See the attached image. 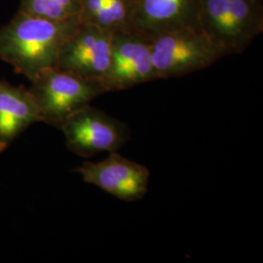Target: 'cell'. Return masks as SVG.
<instances>
[{"mask_svg": "<svg viewBox=\"0 0 263 263\" xmlns=\"http://www.w3.org/2000/svg\"><path fill=\"white\" fill-rule=\"evenodd\" d=\"M79 22H52L21 11L0 28V59L29 81L56 66L63 45Z\"/></svg>", "mask_w": 263, "mask_h": 263, "instance_id": "obj_1", "label": "cell"}, {"mask_svg": "<svg viewBox=\"0 0 263 263\" xmlns=\"http://www.w3.org/2000/svg\"><path fill=\"white\" fill-rule=\"evenodd\" d=\"M200 26L222 56L243 53L262 33V0H203Z\"/></svg>", "mask_w": 263, "mask_h": 263, "instance_id": "obj_2", "label": "cell"}, {"mask_svg": "<svg viewBox=\"0 0 263 263\" xmlns=\"http://www.w3.org/2000/svg\"><path fill=\"white\" fill-rule=\"evenodd\" d=\"M28 90L37 105L41 122L60 129L73 113L105 94L100 85L55 67L34 78Z\"/></svg>", "mask_w": 263, "mask_h": 263, "instance_id": "obj_3", "label": "cell"}, {"mask_svg": "<svg viewBox=\"0 0 263 263\" xmlns=\"http://www.w3.org/2000/svg\"><path fill=\"white\" fill-rule=\"evenodd\" d=\"M151 42L157 80L187 76L212 66L223 57L202 29H179Z\"/></svg>", "mask_w": 263, "mask_h": 263, "instance_id": "obj_4", "label": "cell"}, {"mask_svg": "<svg viewBox=\"0 0 263 263\" xmlns=\"http://www.w3.org/2000/svg\"><path fill=\"white\" fill-rule=\"evenodd\" d=\"M60 130L64 133L67 148L83 158L116 152L130 139L126 123L91 104L69 116Z\"/></svg>", "mask_w": 263, "mask_h": 263, "instance_id": "obj_5", "label": "cell"}, {"mask_svg": "<svg viewBox=\"0 0 263 263\" xmlns=\"http://www.w3.org/2000/svg\"><path fill=\"white\" fill-rule=\"evenodd\" d=\"M112 35L113 32L107 29L79 23L78 28L60 51L57 68L100 85L104 89L110 66Z\"/></svg>", "mask_w": 263, "mask_h": 263, "instance_id": "obj_6", "label": "cell"}, {"mask_svg": "<svg viewBox=\"0 0 263 263\" xmlns=\"http://www.w3.org/2000/svg\"><path fill=\"white\" fill-rule=\"evenodd\" d=\"M86 183L101 188L106 193L126 202H135L146 195L151 172L144 165L111 152L99 162L85 161L73 170Z\"/></svg>", "mask_w": 263, "mask_h": 263, "instance_id": "obj_7", "label": "cell"}, {"mask_svg": "<svg viewBox=\"0 0 263 263\" xmlns=\"http://www.w3.org/2000/svg\"><path fill=\"white\" fill-rule=\"evenodd\" d=\"M157 80L151 55V42L130 32H113L111 57L104 82L106 93L127 90Z\"/></svg>", "mask_w": 263, "mask_h": 263, "instance_id": "obj_8", "label": "cell"}, {"mask_svg": "<svg viewBox=\"0 0 263 263\" xmlns=\"http://www.w3.org/2000/svg\"><path fill=\"white\" fill-rule=\"evenodd\" d=\"M203 0H137L130 32L147 40L184 28L201 29Z\"/></svg>", "mask_w": 263, "mask_h": 263, "instance_id": "obj_9", "label": "cell"}, {"mask_svg": "<svg viewBox=\"0 0 263 263\" xmlns=\"http://www.w3.org/2000/svg\"><path fill=\"white\" fill-rule=\"evenodd\" d=\"M37 122L41 119L30 91L0 80V152L7 149L23 132Z\"/></svg>", "mask_w": 263, "mask_h": 263, "instance_id": "obj_10", "label": "cell"}, {"mask_svg": "<svg viewBox=\"0 0 263 263\" xmlns=\"http://www.w3.org/2000/svg\"><path fill=\"white\" fill-rule=\"evenodd\" d=\"M19 11L52 22L80 23V0H21Z\"/></svg>", "mask_w": 263, "mask_h": 263, "instance_id": "obj_11", "label": "cell"}]
</instances>
